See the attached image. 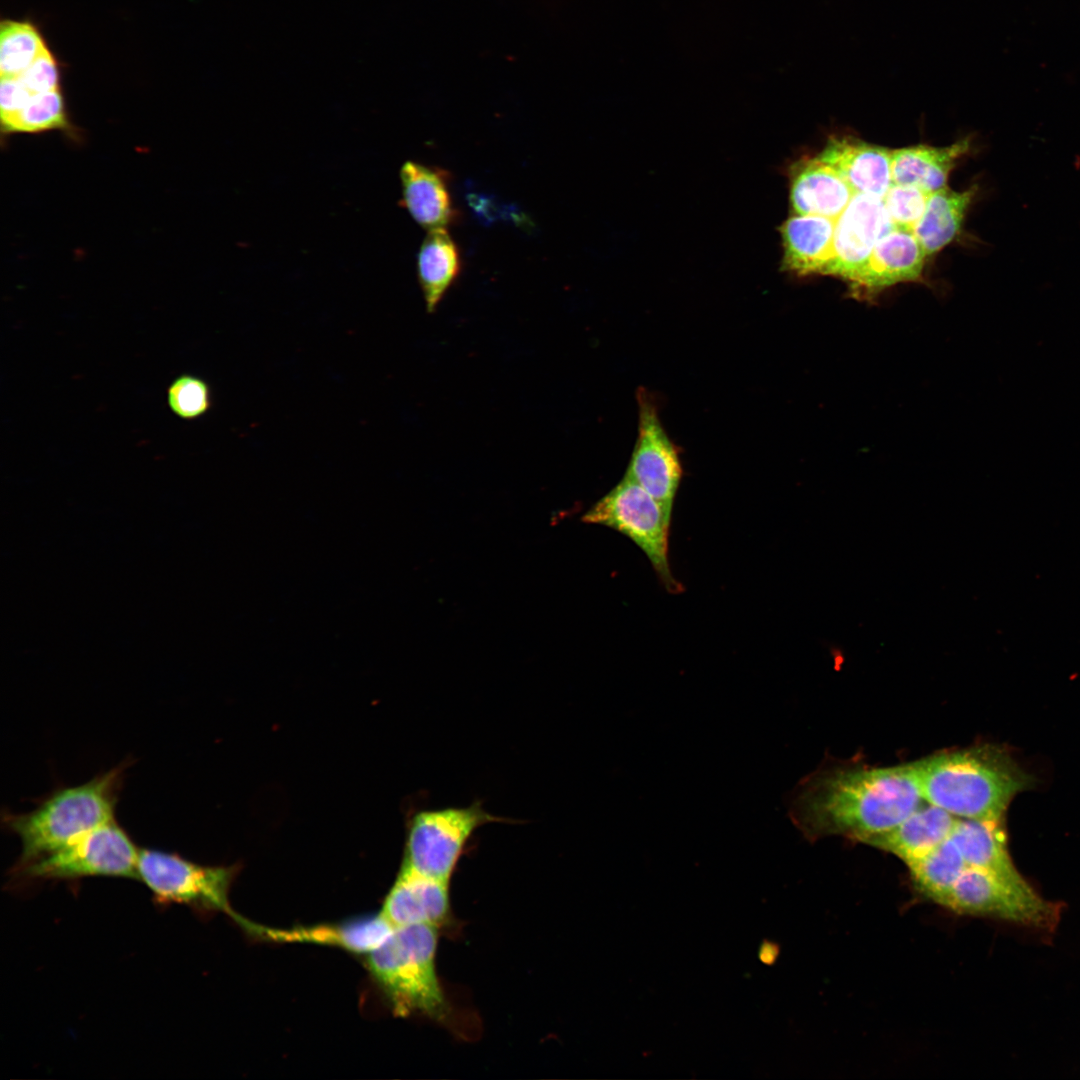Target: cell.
<instances>
[{"mask_svg": "<svg viewBox=\"0 0 1080 1080\" xmlns=\"http://www.w3.org/2000/svg\"><path fill=\"white\" fill-rule=\"evenodd\" d=\"M33 94L22 84L18 77H1L0 111L1 120L5 121L17 114Z\"/></svg>", "mask_w": 1080, "mask_h": 1080, "instance_id": "obj_30", "label": "cell"}, {"mask_svg": "<svg viewBox=\"0 0 1080 1080\" xmlns=\"http://www.w3.org/2000/svg\"><path fill=\"white\" fill-rule=\"evenodd\" d=\"M449 911V882L401 867L380 914L393 927H438L447 919Z\"/></svg>", "mask_w": 1080, "mask_h": 1080, "instance_id": "obj_14", "label": "cell"}, {"mask_svg": "<svg viewBox=\"0 0 1080 1080\" xmlns=\"http://www.w3.org/2000/svg\"><path fill=\"white\" fill-rule=\"evenodd\" d=\"M438 927H394L368 953L367 967L399 1016L422 1014L441 1020L448 1005L436 973Z\"/></svg>", "mask_w": 1080, "mask_h": 1080, "instance_id": "obj_4", "label": "cell"}, {"mask_svg": "<svg viewBox=\"0 0 1080 1080\" xmlns=\"http://www.w3.org/2000/svg\"><path fill=\"white\" fill-rule=\"evenodd\" d=\"M957 820L944 809L924 801L894 828L866 844L887 851L908 865L947 840Z\"/></svg>", "mask_w": 1080, "mask_h": 1080, "instance_id": "obj_19", "label": "cell"}, {"mask_svg": "<svg viewBox=\"0 0 1080 1080\" xmlns=\"http://www.w3.org/2000/svg\"><path fill=\"white\" fill-rule=\"evenodd\" d=\"M233 867L205 866L176 853L140 849L138 879L162 903H180L200 909L219 910L235 921L240 915L229 903Z\"/></svg>", "mask_w": 1080, "mask_h": 1080, "instance_id": "obj_8", "label": "cell"}, {"mask_svg": "<svg viewBox=\"0 0 1080 1080\" xmlns=\"http://www.w3.org/2000/svg\"><path fill=\"white\" fill-rule=\"evenodd\" d=\"M924 801L961 819L1004 822L1013 798L1034 778L1005 748L981 744L916 761Z\"/></svg>", "mask_w": 1080, "mask_h": 1080, "instance_id": "obj_2", "label": "cell"}, {"mask_svg": "<svg viewBox=\"0 0 1080 1080\" xmlns=\"http://www.w3.org/2000/svg\"><path fill=\"white\" fill-rule=\"evenodd\" d=\"M462 269L459 248L447 228L429 230L417 254V278L428 313H433Z\"/></svg>", "mask_w": 1080, "mask_h": 1080, "instance_id": "obj_23", "label": "cell"}, {"mask_svg": "<svg viewBox=\"0 0 1080 1080\" xmlns=\"http://www.w3.org/2000/svg\"><path fill=\"white\" fill-rule=\"evenodd\" d=\"M971 147L970 137H965L955 143L934 147L930 145H914L891 153L892 183L911 185L927 194L946 186L951 170Z\"/></svg>", "mask_w": 1080, "mask_h": 1080, "instance_id": "obj_21", "label": "cell"}, {"mask_svg": "<svg viewBox=\"0 0 1080 1080\" xmlns=\"http://www.w3.org/2000/svg\"><path fill=\"white\" fill-rule=\"evenodd\" d=\"M789 177L790 202L796 214L836 219L855 194L840 173L818 156L795 162Z\"/></svg>", "mask_w": 1080, "mask_h": 1080, "instance_id": "obj_17", "label": "cell"}, {"mask_svg": "<svg viewBox=\"0 0 1080 1080\" xmlns=\"http://www.w3.org/2000/svg\"><path fill=\"white\" fill-rule=\"evenodd\" d=\"M926 258L912 231L893 228L878 241L850 289L857 297L872 298L895 284L918 280Z\"/></svg>", "mask_w": 1080, "mask_h": 1080, "instance_id": "obj_13", "label": "cell"}, {"mask_svg": "<svg viewBox=\"0 0 1080 1080\" xmlns=\"http://www.w3.org/2000/svg\"><path fill=\"white\" fill-rule=\"evenodd\" d=\"M894 227L882 198L855 193L835 219L832 259L825 275L851 283L878 241Z\"/></svg>", "mask_w": 1080, "mask_h": 1080, "instance_id": "obj_11", "label": "cell"}, {"mask_svg": "<svg viewBox=\"0 0 1080 1080\" xmlns=\"http://www.w3.org/2000/svg\"><path fill=\"white\" fill-rule=\"evenodd\" d=\"M17 77L32 94L57 90L59 83L58 66L48 47Z\"/></svg>", "mask_w": 1080, "mask_h": 1080, "instance_id": "obj_29", "label": "cell"}, {"mask_svg": "<svg viewBox=\"0 0 1080 1080\" xmlns=\"http://www.w3.org/2000/svg\"><path fill=\"white\" fill-rule=\"evenodd\" d=\"M65 126L64 102L59 89L33 94L17 114L2 121L3 129L8 132H39Z\"/></svg>", "mask_w": 1080, "mask_h": 1080, "instance_id": "obj_26", "label": "cell"}, {"mask_svg": "<svg viewBox=\"0 0 1080 1080\" xmlns=\"http://www.w3.org/2000/svg\"><path fill=\"white\" fill-rule=\"evenodd\" d=\"M400 205L427 231L447 228L458 217L450 194V175L439 167L406 161L400 169Z\"/></svg>", "mask_w": 1080, "mask_h": 1080, "instance_id": "obj_16", "label": "cell"}, {"mask_svg": "<svg viewBox=\"0 0 1080 1080\" xmlns=\"http://www.w3.org/2000/svg\"><path fill=\"white\" fill-rule=\"evenodd\" d=\"M951 839L966 866L988 871L1019 887H1031L1011 859L1004 822L958 818Z\"/></svg>", "mask_w": 1080, "mask_h": 1080, "instance_id": "obj_20", "label": "cell"}, {"mask_svg": "<svg viewBox=\"0 0 1080 1080\" xmlns=\"http://www.w3.org/2000/svg\"><path fill=\"white\" fill-rule=\"evenodd\" d=\"M582 521L607 526L628 537L646 555L664 588L669 593L682 591L668 559L671 517L633 480L624 476L587 511Z\"/></svg>", "mask_w": 1080, "mask_h": 1080, "instance_id": "obj_5", "label": "cell"}, {"mask_svg": "<svg viewBox=\"0 0 1080 1080\" xmlns=\"http://www.w3.org/2000/svg\"><path fill=\"white\" fill-rule=\"evenodd\" d=\"M892 151L849 135L831 136L817 155L832 166L855 193L884 198L891 187Z\"/></svg>", "mask_w": 1080, "mask_h": 1080, "instance_id": "obj_15", "label": "cell"}, {"mask_svg": "<svg viewBox=\"0 0 1080 1080\" xmlns=\"http://www.w3.org/2000/svg\"><path fill=\"white\" fill-rule=\"evenodd\" d=\"M47 48L40 32L28 22L7 20L0 29L1 77L21 75Z\"/></svg>", "mask_w": 1080, "mask_h": 1080, "instance_id": "obj_25", "label": "cell"}, {"mask_svg": "<svg viewBox=\"0 0 1080 1080\" xmlns=\"http://www.w3.org/2000/svg\"><path fill=\"white\" fill-rule=\"evenodd\" d=\"M907 866L915 887L939 905L967 867L951 836Z\"/></svg>", "mask_w": 1080, "mask_h": 1080, "instance_id": "obj_24", "label": "cell"}, {"mask_svg": "<svg viewBox=\"0 0 1080 1080\" xmlns=\"http://www.w3.org/2000/svg\"><path fill=\"white\" fill-rule=\"evenodd\" d=\"M978 186L957 192L943 187L928 195L924 212L912 232L926 256L947 246L961 231Z\"/></svg>", "mask_w": 1080, "mask_h": 1080, "instance_id": "obj_22", "label": "cell"}, {"mask_svg": "<svg viewBox=\"0 0 1080 1080\" xmlns=\"http://www.w3.org/2000/svg\"><path fill=\"white\" fill-rule=\"evenodd\" d=\"M128 762L86 783L54 790L30 812L2 815L3 826L22 845L18 866L55 852L114 819Z\"/></svg>", "mask_w": 1080, "mask_h": 1080, "instance_id": "obj_3", "label": "cell"}, {"mask_svg": "<svg viewBox=\"0 0 1080 1080\" xmlns=\"http://www.w3.org/2000/svg\"><path fill=\"white\" fill-rule=\"evenodd\" d=\"M503 821L479 801L466 807L419 811L408 825L401 867L449 882L474 833L485 824Z\"/></svg>", "mask_w": 1080, "mask_h": 1080, "instance_id": "obj_6", "label": "cell"}, {"mask_svg": "<svg viewBox=\"0 0 1080 1080\" xmlns=\"http://www.w3.org/2000/svg\"><path fill=\"white\" fill-rule=\"evenodd\" d=\"M167 403L170 410L183 420H194L206 414L212 406L209 384L201 377L182 374L168 386Z\"/></svg>", "mask_w": 1080, "mask_h": 1080, "instance_id": "obj_27", "label": "cell"}, {"mask_svg": "<svg viewBox=\"0 0 1080 1080\" xmlns=\"http://www.w3.org/2000/svg\"><path fill=\"white\" fill-rule=\"evenodd\" d=\"M139 850L129 834L113 820L55 852L18 866L17 870L28 878L41 880L90 876L138 879Z\"/></svg>", "mask_w": 1080, "mask_h": 1080, "instance_id": "obj_7", "label": "cell"}, {"mask_svg": "<svg viewBox=\"0 0 1080 1080\" xmlns=\"http://www.w3.org/2000/svg\"><path fill=\"white\" fill-rule=\"evenodd\" d=\"M923 802L916 761L840 768L799 785L789 815L808 839L841 835L866 843L894 828Z\"/></svg>", "mask_w": 1080, "mask_h": 1080, "instance_id": "obj_1", "label": "cell"}, {"mask_svg": "<svg viewBox=\"0 0 1080 1080\" xmlns=\"http://www.w3.org/2000/svg\"><path fill=\"white\" fill-rule=\"evenodd\" d=\"M835 219L794 214L780 227L782 267L799 276L825 275L832 259Z\"/></svg>", "mask_w": 1080, "mask_h": 1080, "instance_id": "obj_18", "label": "cell"}, {"mask_svg": "<svg viewBox=\"0 0 1080 1080\" xmlns=\"http://www.w3.org/2000/svg\"><path fill=\"white\" fill-rule=\"evenodd\" d=\"M940 905L957 913L992 916L1039 929L1054 928L1060 906L1032 887H1019L996 875L967 866Z\"/></svg>", "mask_w": 1080, "mask_h": 1080, "instance_id": "obj_9", "label": "cell"}, {"mask_svg": "<svg viewBox=\"0 0 1080 1080\" xmlns=\"http://www.w3.org/2000/svg\"><path fill=\"white\" fill-rule=\"evenodd\" d=\"M237 923L252 935L272 942L327 945L366 954L379 946L394 929L380 913L341 923L291 928L266 927L242 916Z\"/></svg>", "mask_w": 1080, "mask_h": 1080, "instance_id": "obj_12", "label": "cell"}, {"mask_svg": "<svg viewBox=\"0 0 1080 1080\" xmlns=\"http://www.w3.org/2000/svg\"><path fill=\"white\" fill-rule=\"evenodd\" d=\"M928 195L911 185L892 184L883 202L894 227L912 231L924 212Z\"/></svg>", "mask_w": 1080, "mask_h": 1080, "instance_id": "obj_28", "label": "cell"}, {"mask_svg": "<svg viewBox=\"0 0 1080 1080\" xmlns=\"http://www.w3.org/2000/svg\"><path fill=\"white\" fill-rule=\"evenodd\" d=\"M638 436L624 476L647 491L672 518L682 467L678 452L665 432L647 392L637 393Z\"/></svg>", "mask_w": 1080, "mask_h": 1080, "instance_id": "obj_10", "label": "cell"}]
</instances>
